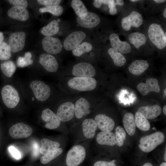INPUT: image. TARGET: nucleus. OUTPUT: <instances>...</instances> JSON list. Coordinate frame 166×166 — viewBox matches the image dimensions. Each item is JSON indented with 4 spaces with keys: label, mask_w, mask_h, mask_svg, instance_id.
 Returning a JSON list of instances; mask_svg holds the SVG:
<instances>
[{
    "label": "nucleus",
    "mask_w": 166,
    "mask_h": 166,
    "mask_svg": "<svg viewBox=\"0 0 166 166\" xmlns=\"http://www.w3.org/2000/svg\"><path fill=\"white\" fill-rule=\"evenodd\" d=\"M166 89L165 88V89L164 90V95H166Z\"/></svg>",
    "instance_id": "55"
},
{
    "label": "nucleus",
    "mask_w": 166,
    "mask_h": 166,
    "mask_svg": "<svg viewBox=\"0 0 166 166\" xmlns=\"http://www.w3.org/2000/svg\"><path fill=\"white\" fill-rule=\"evenodd\" d=\"M41 117L46 123L45 126L47 128L53 129L57 128L60 125L61 121L57 115L49 109L46 108L43 110Z\"/></svg>",
    "instance_id": "17"
},
{
    "label": "nucleus",
    "mask_w": 166,
    "mask_h": 166,
    "mask_svg": "<svg viewBox=\"0 0 166 166\" xmlns=\"http://www.w3.org/2000/svg\"><path fill=\"white\" fill-rule=\"evenodd\" d=\"M7 15L12 18L21 21H27L29 17V12L26 8L16 6H13L9 9Z\"/></svg>",
    "instance_id": "22"
},
{
    "label": "nucleus",
    "mask_w": 166,
    "mask_h": 166,
    "mask_svg": "<svg viewBox=\"0 0 166 166\" xmlns=\"http://www.w3.org/2000/svg\"><path fill=\"white\" fill-rule=\"evenodd\" d=\"M108 52L116 66L121 67L126 62V60L125 57L121 52L113 48H109Z\"/></svg>",
    "instance_id": "29"
},
{
    "label": "nucleus",
    "mask_w": 166,
    "mask_h": 166,
    "mask_svg": "<svg viewBox=\"0 0 166 166\" xmlns=\"http://www.w3.org/2000/svg\"><path fill=\"white\" fill-rule=\"evenodd\" d=\"M110 42L113 48L117 51L123 53H128L131 50L130 44L127 41H121L118 35L115 33H113L109 36Z\"/></svg>",
    "instance_id": "18"
},
{
    "label": "nucleus",
    "mask_w": 166,
    "mask_h": 166,
    "mask_svg": "<svg viewBox=\"0 0 166 166\" xmlns=\"http://www.w3.org/2000/svg\"><path fill=\"white\" fill-rule=\"evenodd\" d=\"M8 1L14 6L26 8L28 5L27 1L26 0H9Z\"/></svg>",
    "instance_id": "41"
},
{
    "label": "nucleus",
    "mask_w": 166,
    "mask_h": 166,
    "mask_svg": "<svg viewBox=\"0 0 166 166\" xmlns=\"http://www.w3.org/2000/svg\"><path fill=\"white\" fill-rule=\"evenodd\" d=\"M26 34L22 31L12 33L10 36L9 45L11 51L16 53L22 50L24 48L26 41Z\"/></svg>",
    "instance_id": "12"
},
{
    "label": "nucleus",
    "mask_w": 166,
    "mask_h": 166,
    "mask_svg": "<svg viewBox=\"0 0 166 166\" xmlns=\"http://www.w3.org/2000/svg\"><path fill=\"white\" fill-rule=\"evenodd\" d=\"M81 127L84 137L90 140L94 137L97 127L94 119L91 118L85 119L82 122Z\"/></svg>",
    "instance_id": "21"
},
{
    "label": "nucleus",
    "mask_w": 166,
    "mask_h": 166,
    "mask_svg": "<svg viewBox=\"0 0 166 166\" xmlns=\"http://www.w3.org/2000/svg\"><path fill=\"white\" fill-rule=\"evenodd\" d=\"M116 144L118 146L123 145L126 139V133L124 129L121 126H117L114 134Z\"/></svg>",
    "instance_id": "37"
},
{
    "label": "nucleus",
    "mask_w": 166,
    "mask_h": 166,
    "mask_svg": "<svg viewBox=\"0 0 166 166\" xmlns=\"http://www.w3.org/2000/svg\"><path fill=\"white\" fill-rule=\"evenodd\" d=\"M1 94L4 104L8 108H15L19 102L20 98L18 92L10 85L4 86L2 89Z\"/></svg>",
    "instance_id": "5"
},
{
    "label": "nucleus",
    "mask_w": 166,
    "mask_h": 166,
    "mask_svg": "<svg viewBox=\"0 0 166 166\" xmlns=\"http://www.w3.org/2000/svg\"><path fill=\"white\" fill-rule=\"evenodd\" d=\"M166 148H165V152H164V160L165 161H166Z\"/></svg>",
    "instance_id": "52"
},
{
    "label": "nucleus",
    "mask_w": 166,
    "mask_h": 166,
    "mask_svg": "<svg viewBox=\"0 0 166 166\" xmlns=\"http://www.w3.org/2000/svg\"><path fill=\"white\" fill-rule=\"evenodd\" d=\"M137 89L143 96H146L152 91L159 93L160 89L158 80L154 78H148L146 81V83L141 82L137 86Z\"/></svg>",
    "instance_id": "16"
},
{
    "label": "nucleus",
    "mask_w": 166,
    "mask_h": 166,
    "mask_svg": "<svg viewBox=\"0 0 166 166\" xmlns=\"http://www.w3.org/2000/svg\"><path fill=\"white\" fill-rule=\"evenodd\" d=\"M74 104L70 101L64 102L57 109V115L61 122H68L74 116Z\"/></svg>",
    "instance_id": "10"
},
{
    "label": "nucleus",
    "mask_w": 166,
    "mask_h": 166,
    "mask_svg": "<svg viewBox=\"0 0 166 166\" xmlns=\"http://www.w3.org/2000/svg\"><path fill=\"white\" fill-rule=\"evenodd\" d=\"M91 104L87 99L81 97L74 104V116L77 120H81L90 112Z\"/></svg>",
    "instance_id": "15"
},
{
    "label": "nucleus",
    "mask_w": 166,
    "mask_h": 166,
    "mask_svg": "<svg viewBox=\"0 0 166 166\" xmlns=\"http://www.w3.org/2000/svg\"><path fill=\"white\" fill-rule=\"evenodd\" d=\"M96 140L97 142L101 145L113 146L116 144L114 134L111 131H101L99 132Z\"/></svg>",
    "instance_id": "25"
},
{
    "label": "nucleus",
    "mask_w": 166,
    "mask_h": 166,
    "mask_svg": "<svg viewBox=\"0 0 166 166\" xmlns=\"http://www.w3.org/2000/svg\"><path fill=\"white\" fill-rule=\"evenodd\" d=\"M164 140L165 136L163 132H156L141 138L139 141V147L144 152H150L162 143Z\"/></svg>",
    "instance_id": "3"
},
{
    "label": "nucleus",
    "mask_w": 166,
    "mask_h": 166,
    "mask_svg": "<svg viewBox=\"0 0 166 166\" xmlns=\"http://www.w3.org/2000/svg\"><path fill=\"white\" fill-rule=\"evenodd\" d=\"M163 113L165 115H166V105L164 106L163 108Z\"/></svg>",
    "instance_id": "49"
},
{
    "label": "nucleus",
    "mask_w": 166,
    "mask_h": 166,
    "mask_svg": "<svg viewBox=\"0 0 166 166\" xmlns=\"http://www.w3.org/2000/svg\"><path fill=\"white\" fill-rule=\"evenodd\" d=\"M153 1L156 3H163L166 1L165 0H154Z\"/></svg>",
    "instance_id": "48"
},
{
    "label": "nucleus",
    "mask_w": 166,
    "mask_h": 166,
    "mask_svg": "<svg viewBox=\"0 0 166 166\" xmlns=\"http://www.w3.org/2000/svg\"><path fill=\"white\" fill-rule=\"evenodd\" d=\"M115 162V160H113L110 162L99 160L95 162L93 166H116Z\"/></svg>",
    "instance_id": "42"
},
{
    "label": "nucleus",
    "mask_w": 166,
    "mask_h": 166,
    "mask_svg": "<svg viewBox=\"0 0 166 166\" xmlns=\"http://www.w3.org/2000/svg\"><path fill=\"white\" fill-rule=\"evenodd\" d=\"M130 1H131V2H136V1H139V0H130Z\"/></svg>",
    "instance_id": "54"
},
{
    "label": "nucleus",
    "mask_w": 166,
    "mask_h": 166,
    "mask_svg": "<svg viewBox=\"0 0 166 166\" xmlns=\"http://www.w3.org/2000/svg\"><path fill=\"white\" fill-rule=\"evenodd\" d=\"M32 132L31 127L23 122L18 123L13 125L9 130L10 136L14 139L28 137Z\"/></svg>",
    "instance_id": "7"
},
{
    "label": "nucleus",
    "mask_w": 166,
    "mask_h": 166,
    "mask_svg": "<svg viewBox=\"0 0 166 166\" xmlns=\"http://www.w3.org/2000/svg\"><path fill=\"white\" fill-rule=\"evenodd\" d=\"M9 151L13 156L15 159L19 160L21 158L20 152L14 147L10 146L8 148Z\"/></svg>",
    "instance_id": "43"
},
{
    "label": "nucleus",
    "mask_w": 166,
    "mask_h": 166,
    "mask_svg": "<svg viewBox=\"0 0 166 166\" xmlns=\"http://www.w3.org/2000/svg\"><path fill=\"white\" fill-rule=\"evenodd\" d=\"M4 39V37L3 33L0 32V43L3 42Z\"/></svg>",
    "instance_id": "47"
},
{
    "label": "nucleus",
    "mask_w": 166,
    "mask_h": 166,
    "mask_svg": "<svg viewBox=\"0 0 166 166\" xmlns=\"http://www.w3.org/2000/svg\"><path fill=\"white\" fill-rule=\"evenodd\" d=\"M43 49L47 53L56 54L61 51L62 46L60 40L51 36H45L42 41Z\"/></svg>",
    "instance_id": "11"
},
{
    "label": "nucleus",
    "mask_w": 166,
    "mask_h": 166,
    "mask_svg": "<svg viewBox=\"0 0 166 166\" xmlns=\"http://www.w3.org/2000/svg\"><path fill=\"white\" fill-rule=\"evenodd\" d=\"M72 73L74 77H93L96 74V70L91 64L80 62L73 67Z\"/></svg>",
    "instance_id": "9"
},
{
    "label": "nucleus",
    "mask_w": 166,
    "mask_h": 166,
    "mask_svg": "<svg viewBox=\"0 0 166 166\" xmlns=\"http://www.w3.org/2000/svg\"><path fill=\"white\" fill-rule=\"evenodd\" d=\"M76 20L81 26L89 28L97 26L100 23L101 19L96 14L87 12L77 16Z\"/></svg>",
    "instance_id": "13"
},
{
    "label": "nucleus",
    "mask_w": 166,
    "mask_h": 166,
    "mask_svg": "<svg viewBox=\"0 0 166 166\" xmlns=\"http://www.w3.org/2000/svg\"><path fill=\"white\" fill-rule=\"evenodd\" d=\"M117 13V10L116 6H113L109 8V13L112 15H114Z\"/></svg>",
    "instance_id": "45"
},
{
    "label": "nucleus",
    "mask_w": 166,
    "mask_h": 166,
    "mask_svg": "<svg viewBox=\"0 0 166 166\" xmlns=\"http://www.w3.org/2000/svg\"><path fill=\"white\" fill-rule=\"evenodd\" d=\"M143 22V17L141 14L136 11H133L128 15L122 18L121 25L124 30L128 31L132 27H139Z\"/></svg>",
    "instance_id": "8"
},
{
    "label": "nucleus",
    "mask_w": 166,
    "mask_h": 166,
    "mask_svg": "<svg viewBox=\"0 0 166 166\" xmlns=\"http://www.w3.org/2000/svg\"><path fill=\"white\" fill-rule=\"evenodd\" d=\"M138 112L140 113L147 119H154L161 113V107L156 105L152 106H145L140 107L138 109Z\"/></svg>",
    "instance_id": "23"
},
{
    "label": "nucleus",
    "mask_w": 166,
    "mask_h": 166,
    "mask_svg": "<svg viewBox=\"0 0 166 166\" xmlns=\"http://www.w3.org/2000/svg\"><path fill=\"white\" fill-rule=\"evenodd\" d=\"M1 69L6 77H11L16 69V66L14 61L11 60L5 61L0 64Z\"/></svg>",
    "instance_id": "32"
},
{
    "label": "nucleus",
    "mask_w": 166,
    "mask_h": 166,
    "mask_svg": "<svg viewBox=\"0 0 166 166\" xmlns=\"http://www.w3.org/2000/svg\"><path fill=\"white\" fill-rule=\"evenodd\" d=\"M59 29L58 22L56 20H53L43 27L41 30V32L46 36H51L57 34Z\"/></svg>",
    "instance_id": "31"
},
{
    "label": "nucleus",
    "mask_w": 166,
    "mask_h": 166,
    "mask_svg": "<svg viewBox=\"0 0 166 166\" xmlns=\"http://www.w3.org/2000/svg\"><path fill=\"white\" fill-rule=\"evenodd\" d=\"M32 55L31 53H26L23 57L20 56L18 58L16 62L17 65L20 67H24L32 65L33 63L31 59Z\"/></svg>",
    "instance_id": "38"
},
{
    "label": "nucleus",
    "mask_w": 166,
    "mask_h": 166,
    "mask_svg": "<svg viewBox=\"0 0 166 166\" xmlns=\"http://www.w3.org/2000/svg\"><path fill=\"white\" fill-rule=\"evenodd\" d=\"M97 81L93 77H74L68 80L67 85L72 90L79 91L94 90L97 85Z\"/></svg>",
    "instance_id": "1"
},
{
    "label": "nucleus",
    "mask_w": 166,
    "mask_h": 166,
    "mask_svg": "<svg viewBox=\"0 0 166 166\" xmlns=\"http://www.w3.org/2000/svg\"><path fill=\"white\" fill-rule=\"evenodd\" d=\"M136 126L140 129L143 131H147L150 127V123L148 119L140 113L137 111L135 115Z\"/></svg>",
    "instance_id": "30"
},
{
    "label": "nucleus",
    "mask_w": 166,
    "mask_h": 166,
    "mask_svg": "<svg viewBox=\"0 0 166 166\" xmlns=\"http://www.w3.org/2000/svg\"><path fill=\"white\" fill-rule=\"evenodd\" d=\"M30 87L36 99L40 101H46L51 93V89L49 85L41 81L35 80L30 84Z\"/></svg>",
    "instance_id": "6"
},
{
    "label": "nucleus",
    "mask_w": 166,
    "mask_h": 166,
    "mask_svg": "<svg viewBox=\"0 0 166 166\" xmlns=\"http://www.w3.org/2000/svg\"><path fill=\"white\" fill-rule=\"evenodd\" d=\"M94 120L97 128L102 131L111 132L114 127L115 123L113 120L105 115L98 114L95 116Z\"/></svg>",
    "instance_id": "19"
},
{
    "label": "nucleus",
    "mask_w": 166,
    "mask_h": 166,
    "mask_svg": "<svg viewBox=\"0 0 166 166\" xmlns=\"http://www.w3.org/2000/svg\"><path fill=\"white\" fill-rule=\"evenodd\" d=\"M152 129H153V130H156V128H155V127H153V128H152Z\"/></svg>",
    "instance_id": "56"
},
{
    "label": "nucleus",
    "mask_w": 166,
    "mask_h": 166,
    "mask_svg": "<svg viewBox=\"0 0 166 166\" xmlns=\"http://www.w3.org/2000/svg\"><path fill=\"white\" fill-rule=\"evenodd\" d=\"M39 62L48 72H55L57 70L58 65L55 57L47 53L42 54L40 56Z\"/></svg>",
    "instance_id": "20"
},
{
    "label": "nucleus",
    "mask_w": 166,
    "mask_h": 166,
    "mask_svg": "<svg viewBox=\"0 0 166 166\" xmlns=\"http://www.w3.org/2000/svg\"><path fill=\"white\" fill-rule=\"evenodd\" d=\"M63 151V150L62 148H59L43 155L40 158V162L42 164H46L60 155L62 153Z\"/></svg>",
    "instance_id": "34"
},
{
    "label": "nucleus",
    "mask_w": 166,
    "mask_h": 166,
    "mask_svg": "<svg viewBox=\"0 0 166 166\" xmlns=\"http://www.w3.org/2000/svg\"><path fill=\"white\" fill-rule=\"evenodd\" d=\"M11 50L9 45L2 42L0 43V60H8L11 56Z\"/></svg>",
    "instance_id": "39"
},
{
    "label": "nucleus",
    "mask_w": 166,
    "mask_h": 166,
    "mask_svg": "<svg viewBox=\"0 0 166 166\" xmlns=\"http://www.w3.org/2000/svg\"><path fill=\"white\" fill-rule=\"evenodd\" d=\"M71 6L77 16L88 12L87 8L83 2L80 0H73Z\"/></svg>",
    "instance_id": "35"
},
{
    "label": "nucleus",
    "mask_w": 166,
    "mask_h": 166,
    "mask_svg": "<svg viewBox=\"0 0 166 166\" xmlns=\"http://www.w3.org/2000/svg\"><path fill=\"white\" fill-rule=\"evenodd\" d=\"M122 121L127 133L130 136L133 135L136 129L135 117L133 114L131 113H126L123 117Z\"/></svg>",
    "instance_id": "26"
},
{
    "label": "nucleus",
    "mask_w": 166,
    "mask_h": 166,
    "mask_svg": "<svg viewBox=\"0 0 166 166\" xmlns=\"http://www.w3.org/2000/svg\"><path fill=\"white\" fill-rule=\"evenodd\" d=\"M41 147L39 150L40 153L44 155L59 148L60 144L58 142L51 140L43 138L40 140Z\"/></svg>",
    "instance_id": "27"
},
{
    "label": "nucleus",
    "mask_w": 166,
    "mask_h": 166,
    "mask_svg": "<svg viewBox=\"0 0 166 166\" xmlns=\"http://www.w3.org/2000/svg\"><path fill=\"white\" fill-rule=\"evenodd\" d=\"M143 166H153V165L150 163H146Z\"/></svg>",
    "instance_id": "50"
},
{
    "label": "nucleus",
    "mask_w": 166,
    "mask_h": 166,
    "mask_svg": "<svg viewBox=\"0 0 166 166\" xmlns=\"http://www.w3.org/2000/svg\"><path fill=\"white\" fill-rule=\"evenodd\" d=\"M92 49V46L90 43L84 42L74 48L73 49L72 53L75 56L79 57L85 53L89 52Z\"/></svg>",
    "instance_id": "33"
},
{
    "label": "nucleus",
    "mask_w": 166,
    "mask_h": 166,
    "mask_svg": "<svg viewBox=\"0 0 166 166\" xmlns=\"http://www.w3.org/2000/svg\"><path fill=\"white\" fill-rule=\"evenodd\" d=\"M160 166H166V163L163 162L161 164Z\"/></svg>",
    "instance_id": "53"
},
{
    "label": "nucleus",
    "mask_w": 166,
    "mask_h": 166,
    "mask_svg": "<svg viewBox=\"0 0 166 166\" xmlns=\"http://www.w3.org/2000/svg\"><path fill=\"white\" fill-rule=\"evenodd\" d=\"M86 37L85 34L82 31H74L69 34L63 43L64 48L67 50H73L80 44Z\"/></svg>",
    "instance_id": "14"
},
{
    "label": "nucleus",
    "mask_w": 166,
    "mask_h": 166,
    "mask_svg": "<svg viewBox=\"0 0 166 166\" xmlns=\"http://www.w3.org/2000/svg\"><path fill=\"white\" fill-rule=\"evenodd\" d=\"M39 11L41 13L49 12L53 15L58 16L62 14L63 11V9L61 6L54 5L41 8L39 10Z\"/></svg>",
    "instance_id": "36"
},
{
    "label": "nucleus",
    "mask_w": 166,
    "mask_h": 166,
    "mask_svg": "<svg viewBox=\"0 0 166 166\" xmlns=\"http://www.w3.org/2000/svg\"><path fill=\"white\" fill-rule=\"evenodd\" d=\"M38 3L46 6L58 5L61 2L60 0H38Z\"/></svg>",
    "instance_id": "40"
},
{
    "label": "nucleus",
    "mask_w": 166,
    "mask_h": 166,
    "mask_svg": "<svg viewBox=\"0 0 166 166\" xmlns=\"http://www.w3.org/2000/svg\"><path fill=\"white\" fill-rule=\"evenodd\" d=\"M148 34L152 43L158 49H162L166 46V33L161 26L153 23L149 26Z\"/></svg>",
    "instance_id": "2"
},
{
    "label": "nucleus",
    "mask_w": 166,
    "mask_h": 166,
    "mask_svg": "<svg viewBox=\"0 0 166 166\" xmlns=\"http://www.w3.org/2000/svg\"><path fill=\"white\" fill-rule=\"evenodd\" d=\"M128 38L130 42L137 49H139L141 46L145 44L147 41L146 36L140 32L130 33L128 35Z\"/></svg>",
    "instance_id": "28"
},
{
    "label": "nucleus",
    "mask_w": 166,
    "mask_h": 166,
    "mask_svg": "<svg viewBox=\"0 0 166 166\" xmlns=\"http://www.w3.org/2000/svg\"><path fill=\"white\" fill-rule=\"evenodd\" d=\"M163 15L164 17L166 18V8H165L163 11Z\"/></svg>",
    "instance_id": "51"
},
{
    "label": "nucleus",
    "mask_w": 166,
    "mask_h": 166,
    "mask_svg": "<svg viewBox=\"0 0 166 166\" xmlns=\"http://www.w3.org/2000/svg\"><path fill=\"white\" fill-rule=\"evenodd\" d=\"M148 61L144 60H137L132 61L128 67V70L132 74L136 76L141 75L148 68Z\"/></svg>",
    "instance_id": "24"
},
{
    "label": "nucleus",
    "mask_w": 166,
    "mask_h": 166,
    "mask_svg": "<svg viewBox=\"0 0 166 166\" xmlns=\"http://www.w3.org/2000/svg\"><path fill=\"white\" fill-rule=\"evenodd\" d=\"M86 153V149L83 145H73L66 154L65 162L67 166H78L85 159Z\"/></svg>",
    "instance_id": "4"
},
{
    "label": "nucleus",
    "mask_w": 166,
    "mask_h": 166,
    "mask_svg": "<svg viewBox=\"0 0 166 166\" xmlns=\"http://www.w3.org/2000/svg\"><path fill=\"white\" fill-rule=\"evenodd\" d=\"M115 1L116 5L123 6L124 4V2L122 0H115Z\"/></svg>",
    "instance_id": "46"
},
{
    "label": "nucleus",
    "mask_w": 166,
    "mask_h": 166,
    "mask_svg": "<svg viewBox=\"0 0 166 166\" xmlns=\"http://www.w3.org/2000/svg\"><path fill=\"white\" fill-rule=\"evenodd\" d=\"M109 0H94L93 4L96 8H99L102 4H108Z\"/></svg>",
    "instance_id": "44"
}]
</instances>
